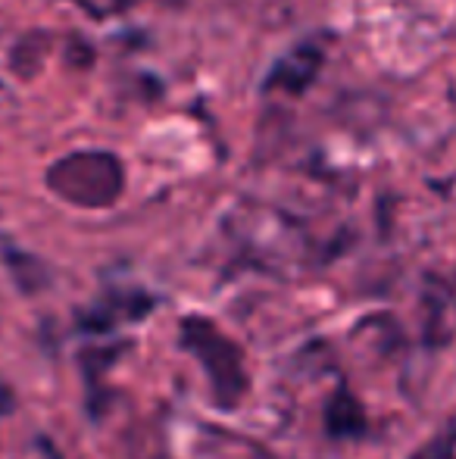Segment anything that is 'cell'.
<instances>
[{
    "label": "cell",
    "mask_w": 456,
    "mask_h": 459,
    "mask_svg": "<svg viewBox=\"0 0 456 459\" xmlns=\"http://www.w3.org/2000/svg\"><path fill=\"white\" fill-rule=\"evenodd\" d=\"M47 185L79 206H107L122 191V166L110 153H73L50 166Z\"/></svg>",
    "instance_id": "cell-1"
},
{
    "label": "cell",
    "mask_w": 456,
    "mask_h": 459,
    "mask_svg": "<svg viewBox=\"0 0 456 459\" xmlns=\"http://www.w3.org/2000/svg\"><path fill=\"white\" fill-rule=\"evenodd\" d=\"M185 344H188L191 351L201 357V363L207 366L219 403L222 406L235 403V400L244 394V387H247L244 368H241V351H237L228 338H222L219 328L207 319L185 322Z\"/></svg>",
    "instance_id": "cell-2"
}]
</instances>
